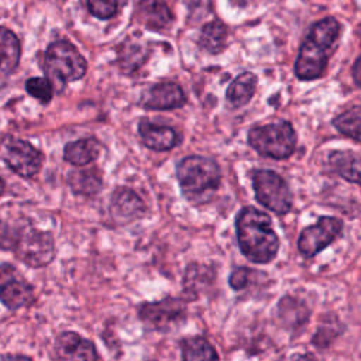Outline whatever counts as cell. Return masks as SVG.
I'll return each instance as SVG.
<instances>
[{"label": "cell", "mask_w": 361, "mask_h": 361, "mask_svg": "<svg viewBox=\"0 0 361 361\" xmlns=\"http://www.w3.org/2000/svg\"><path fill=\"white\" fill-rule=\"evenodd\" d=\"M17 233L0 221V250H11L17 241Z\"/></svg>", "instance_id": "obj_28"}, {"label": "cell", "mask_w": 361, "mask_h": 361, "mask_svg": "<svg viewBox=\"0 0 361 361\" xmlns=\"http://www.w3.org/2000/svg\"><path fill=\"white\" fill-rule=\"evenodd\" d=\"M227 30L223 23L213 20L203 25L199 37V45L209 54H220L226 47Z\"/></svg>", "instance_id": "obj_22"}, {"label": "cell", "mask_w": 361, "mask_h": 361, "mask_svg": "<svg viewBox=\"0 0 361 361\" xmlns=\"http://www.w3.org/2000/svg\"><path fill=\"white\" fill-rule=\"evenodd\" d=\"M17 275V271L10 264H0V288L4 286L7 282L14 279Z\"/></svg>", "instance_id": "obj_29"}, {"label": "cell", "mask_w": 361, "mask_h": 361, "mask_svg": "<svg viewBox=\"0 0 361 361\" xmlns=\"http://www.w3.org/2000/svg\"><path fill=\"white\" fill-rule=\"evenodd\" d=\"M186 305L180 298L168 296L158 302H145L138 307L140 319L155 330H168L185 319Z\"/></svg>", "instance_id": "obj_10"}, {"label": "cell", "mask_w": 361, "mask_h": 361, "mask_svg": "<svg viewBox=\"0 0 361 361\" xmlns=\"http://www.w3.org/2000/svg\"><path fill=\"white\" fill-rule=\"evenodd\" d=\"M331 169L348 182H360V158L353 151H333L329 155Z\"/></svg>", "instance_id": "obj_20"}, {"label": "cell", "mask_w": 361, "mask_h": 361, "mask_svg": "<svg viewBox=\"0 0 361 361\" xmlns=\"http://www.w3.org/2000/svg\"><path fill=\"white\" fill-rule=\"evenodd\" d=\"M68 183L75 193L86 195V196L96 195L103 186L102 176L96 168L90 171L89 169L71 171L68 175Z\"/></svg>", "instance_id": "obj_21"}, {"label": "cell", "mask_w": 361, "mask_h": 361, "mask_svg": "<svg viewBox=\"0 0 361 361\" xmlns=\"http://www.w3.org/2000/svg\"><path fill=\"white\" fill-rule=\"evenodd\" d=\"M0 300L6 307L16 310L34 300V289L28 282L16 276L0 288Z\"/></svg>", "instance_id": "obj_17"}, {"label": "cell", "mask_w": 361, "mask_h": 361, "mask_svg": "<svg viewBox=\"0 0 361 361\" xmlns=\"http://www.w3.org/2000/svg\"><path fill=\"white\" fill-rule=\"evenodd\" d=\"M338 34L340 24L334 17H326L313 24L295 62V73L300 80H313L324 73Z\"/></svg>", "instance_id": "obj_2"}, {"label": "cell", "mask_w": 361, "mask_h": 361, "mask_svg": "<svg viewBox=\"0 0 361 361\" xmlns=\"http://www.w3.org/2000/svg\"><path fill=\"white\" fill-rule=\"evenodd\" d=\"M235 231L240 250L251 262L268 264L276 257L279 238L267 213L252 206L243 207L235 219Z\"/></svg>", "instance_id": "obj_1"}, {"label": "cell", "mask_w": 361, "mask_h": 361, "mask_svg": "<svg viewBox=\"0 0 361 361\" xmlns=\"http://www.w3.org/2000/svg\"><path fill=\"white\" fill-rule=\"evenodd\" d=\"M343 233V221L337 217L323 216L317 223L302 230L298 248L305 258H312L330 245Z\"/></svg>", "instance_id": "obj_9"}, {"label": "cell", "mask_w": 361, "mask_h": 361, "mask_svg": "<svg viewBox=\"0 0 361 361\" xmlns=\"http://www.w3.org/2000/svg\"><path fill=\"white\" fill-rule=\"evenodd\" d=\"M137 16L149 30L165 28L172 20V14L164 0H140Z\"/></svg>", "instance_id": "obj_16"}, {"label": "cell", "mask_w": 361, "mask_h": 361, "mask_svg": "<svg viewBox=\"0 0 361 361\" xmlns=\"http://www.w3.org/2000/svg\"><path fill=\"white\" fill-rule=\"evenodd\" d=\"M180 350H182V358L186 361L219 358L213 345L204 337H200V336L183 338L180 341Z\"/></svg>", "instance_id": "obj_23"}, {"label": "cell", "mask_w": 361, "mask_h": 361, "mask_svg": "<svg viewBox=\"0 0 361 361\" xmlns=\"http://www.w3.org/2000/svg\"><path fill=\"white\" fill-rule=\"evenodd\" d=\"M100 149L102 144L96 138H80L65 145L63 158L75 166H83L93 162L99 157Z\"/></svg>", "instance_id": "obj_15"}, {"label": "cell", "mask_w": 361, "mask_h": 361, "mask_svg": "<svg viewBox=\"0 0 361 361\" xmlns=\"http://www.w3.org/2000/svg\"><path fill=\"white\" fill-rule=\"evenodd\" d=\"M176 178L182 195L192 203L207 202L217 190L221 179L219 164L206 157H185L176 166Z\"/></svg>", "instance_id": "obj_3"}, {"label": "cell", "mask_w": 361, "mask_h": 361, "mask_svg": "<svg viewBox=\"0 0 361 361\" xmlns=\"http://www.w3.org/2000/svg\"><path fill=\"white\" fill-rule=\"evenodd\" d=\"M252 189L255 199L268 210L282 216L292 209L293 196L290 189L276 172L269 169L254 171Z\"/></svg>", "instance_id": "obj_6"}, {"label": "cell", "mask_w": 361, "mask_h": 361, "mask_svg": "<svg viewBox=\"0 0 361 361\" xmlns=\"http://www.w3.org/2000/svg\"><path fill=\"white\" fill-rule=\"evenodd\" d=\"M21 55L20 41L16 34L4 27H0V71L10 73L13 72Z\"/></svg>", "instance_id": "obj_19"}, {"label": "cell", "mask_w": 361, "mask_h": 361, "mask_svg": "<svg viewBox=\"0 0 361 361\" xmlns=\"http://www.w3.org/2000/svg\"><path fill=\"white\" fill-rule=\"evenodd\" d=\"M185 103V92L175 82L154 85L142 99V106L148 110H173L182 107Z\"/></svg>", "instance_id": "obj_11"}, {"label": "cell", "mask_w": 361, "mask_h": 361, "mask_svg": "<svg viewBox=\"0 0 361 361\" xmlns=\"http://www.w3.org/2000/svg\"><path fill=\"white\" fill-rule=\"evenodd\" d=\"M17 257L32 268L48 265L55 257V243L49 233L28 228L17 235L14 244Z\"/></svg>", "instance_id": "obj_7"}, {"label": "cell", "mask_w": 361, "mask_h": 361, "mask_svg": "<svg viewBox=\"0 0 361 361\" xmlns=\"http://www.w3.org/2000/svg\"><path fill=\"white\" fill-rule=\"evenodd\" d=\"M55 354L61 360H97L94 344L78 333L65 331L55 341Z\"/></svg>", "instance_id": "obj_13"}, {"label": "cell", "mask_w": 361, "mask_h": 361, "mask_svg": "<svg viewBox=\"0 0 361 361\" xmlns=\"http://www.w3.org/2000/svg\"><path fill=\"white\" fill-rule=\"evenodd\" d=\"M257 76L252 72H243L228 85L226 90L227 102L234 107L247 104L255 93Z\"/></svg>", "instance_id": "obj_18"}, {"label": "cell", "mask_w": 361, "mask_h": 361, "mask_svg": "<svg viewBox=\"0 0 361 361\" xmlns=\"http://www.w3.org/2000/svg\"><path fill=\"white\" fill-rule=\"evenodd\" d=\"M252 269L250 268H245V267H238L235 268L230 278H228V283L230 286L234 289V290H241L244 289L247 285H248V278H250V274H251Z\"/></svg>", "instance_id": "obj_27"}, {"label": "cell", "mask_w": 361, "mask_h": 361, "mask_svg": "<svg viewBox=\"0 0 361 361\" xmlns=\"http://www.w3.org/2000/svg\"><path fill=\"white\" fill-rule=\"evenodd\" d=\"M86 69V59L68 41H55L45 51L44 71L52 86L58 90H62L68 82L83 78Z\"/></svg>", "instance_id": "obj_4"}, {"label": "cell", "mask_w": 361, "mask_h": 361, "mask_svg": "<svg viewBox=\"0 0 361 361\" xmlns=\"http://www.w3.org/2000/svg\"><path fill=\"white\" fill-rule=\"evenodd\" d=\"M0 155L10 169L24 178L34 176L42 165V154L37 148L11 135H6L0 142Z\"/></svg>", "instance_id": "obj_8"}, {"label": "cell", "mask_w": 361, "mask_h": 361, "mask_svg": "<svg viewBox=\"0 0 361 361\" xmlns=\"http://www.w3.org/2000/svg\"><path fill=\"white\" fill-rule=\"evenodd\" d=\"M138 134L142 144L154 151H168L179 142V137L173 128L154 124L148 120H142L138 124Z\"/></svg>", "instance_id": "obj_14"}, {"label": "cell", "mask_w": 361, "mask_h": 361, "mask_svg": "<svg viewBox=\"0 0 361 361\" xmlns=\"http://www.w3.org/2000/svg\"><path fill=\"white\" fill-rule=\"evenodd\" d=\"M353 73H354V82L358 86L360 85V58L355 59L354 66H353Z\"/></svg>", "instance_id": "obj_30"}, {"label": "cell", "mask_w": 361, "mask_h": 361, "mask_svg": "<svg viewBox=\"0 0 361 361\" xmlns=\"http://www.w3.org/2000/svg\"><path fill=\"white\" fill-rule=\"evenodd\" d=\"M360 118H361V109L360 106H354L350 110L336 116L333 118V126L336 130L354 141L360 140Z\"/></svg>", "instance_id": "obj_24"}, {"label": "cell", "mask_w": 361, "mask_h": 361, "mask_svg": "<svg viewBox=\"0 0 361 361\" xmlns=\"http://www.w3.org/2000/svg\"><path fill=\"white\" fill-rule=\"evenodd\" d=\"M145 204L130 188H117L110 199L111 217L118 223H128L144 216Z\"/></svg>", "instance_id": "obj_12"}, {"label": "cell", "mask_w": 361, "mask_h": 361, "mask_svg": "<svg viewBox=\"0 0 361 361\" xmlns=\"http://www.w3.org/2000/svg\"><path fill=\"white\" fill-rule=\"evenodd\" d=\"M89 11L102 20L111 18L116 16L127 0H86Z\"/></svg>", "instance_id": "obj_25"}, {"label": "cell", "mask_w": 361, "mask_h": 361, "mask_svg": "<svg viewBox=\"0 0 361 361\" xmlns=\"http://www.w3.org/2000/svg\"><path fill=\"white\" fill-rule=\"evenodd\" d=\"M247 140L259 155L274 159H286L296 147V133L289 121L252 127Z\"/></svg>", "instance_id": "obj_5"}, {"label": "cell", "mask_w": 361, "mask_h": 361, "mask_svg": "<svg viewBox=\"0 0 361 361\" xmlns=\"http://www.w3.org/2000/svg\"><path fill=\"white\" fill-rule=\"evenodd\" d=\"M25 90L42 103H48L54 94V86L48 78H31L25 82Z\"/></svg>", "instance_id": "obj_26"}]
</instances>
